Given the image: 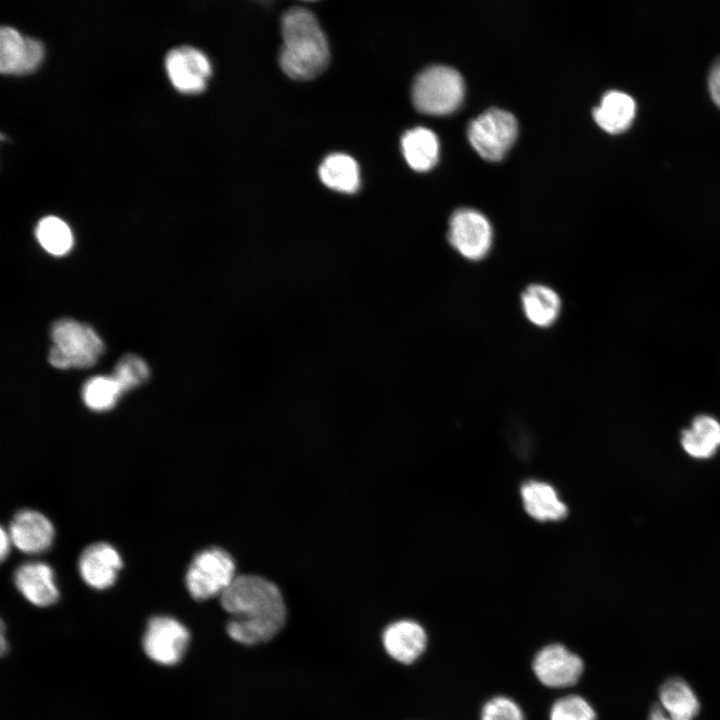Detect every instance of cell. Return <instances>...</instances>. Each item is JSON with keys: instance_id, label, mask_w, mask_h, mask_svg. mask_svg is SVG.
Here are the masks:
<instances>
[{"instance_id": "1", "label": "cell", "mask_w": 720, "mask_h": 720, "mask_svg": "<svg viewBox=\"0 0 720 720\" xmlns=\"http://www.w3.org/2000/svg\"><path fill=\"white\" fill-rule=\"evenodd\" d=\"M221 605L231 615L228 635L245 645L271 640L284 626L286 606L278 587L256 575L236 576L220 596Z\"/></svg>"}, {"instance_id": "2", "label": "cell", "mask_w": 720, "mask_h": 720, "mask_svg": "<svg viewBox=\"0 0 720 720\" xmlns=\"http://www.w3.org/2000/svg\"><path fill=\"white\" fill-rule=\"evenodd\" d=\"M283 44L280 66L290 78L309 80L329 62L326 36L315 16L304 8H292L282 18Z\"/></svg>"}, {"instance_id": "3", "label": "cell", "mask_w": 720, "mask_h": 720, "mask_svg": "<svg viewBox=\"0 0 720 720\" xmlns=\"http://www.w3.org/2000/svg\"><path fill=\"white\" fill-rule=\"evenodd\" d=\"M51 339L53 346L48 359L59 369L91 367L104 351V344L94 329L74 319L55 321Z\"/></svg>"}, {"instance_id": "4", "label": "cell", "mask_w": 720, "mask_h": 720, "mask_svg": "<svg viewBox=\"0 0 720 720\" xmlns=\"http://www.w3.org/2000/svg\"><path fill=\"white\" fill-rule=\"evenodd\" d=\"M465 85L454 68L435 65L423 70L412 86V100L417 110L430 115H445L461 104Z\"/></svg>"}, {"instance_id": "5", "label": "cell", "mask_w": 720, "mask_h": 720, "mask_svg": "<svg viewBox=\"0 0 720 720\" xmlns=\"http://www.w3.org/2000/svg\"><path fill=\"white\" fill-rule=\"evenodd\" d=\"M235 578L231 555L224 549L211 547L194 556L185 574V585L189 594L201 601L221 596Z\"/></svg>"}, {"instance_id": "6", "label": "cell", "mask_w": 720, "mask_h": 720, "mask_svg": "<svg viewBox=\"0 0 720 720\" xmlns=\"http://www.w3.org/2000/svg\"><path fill=\"white\" fill-rule=\"evenodd\" d=\"M518 133L514 115L492 108L473 119L467 129L470 144L486 160L498 161L513 145Z\"/></svg>"}, {"instance_id": "7", "label": "cell", "mask_w": 720, "mask_h": 720, "mask_svg": "<svg viewBox=\"0 0 720 720\" xmlns=\"http://www.w3.org/2000/svg\"><path fill=\"white\" fill-rule=\"evenodd\" d=\"M493 231L489 220L472 208L456 210L450 217L448 241L464 258L478 261L492 245Z\"/></svg>"}, {"instance_id": "8", "label": "cell", "mask_w": 720, "mask_h": 720, "mask_svg": "<svg viewBox=\"0 0 720 720\" xmlns=\"http://www.w3.org/2000/svg\"><path fill=\"white\" fill-rule=\"evenodd\" d=\"M189 642V631L169 616L152 617L143 638L147 656L163 665H174L183 657Z\"/></svg>"}, {"instance_id": "9", "label": "cell", "mask_w": 720, "mask_h": 720, "mask_svg": "<svg viewBox=\"0 0 720 720\" xmlns=\"http://www.w3.org/2000/svg\"><path fill=\"white\" fill-rule=\"evenodd\" d=\"M537 679L550 688H566L577 683L584 670L583 660L560 643L541 648L533 658Z\"/></svg>"}, {"instance_id": "10", "label": "cell", "mask_w": 720, "mask_h": 720, "mask_svg": "<svg viewBox=\"0 0 720 720\" xmlns=\"http://www.w3.org/2000/svg\"><path fill=\"white\" fill-rule=\"evenodd\" d=\"M167 74L173 86L183 93H199L206 87L211 74L208 58L191 46H180L165 58Z\"/></svg>"}, {"instance_id": "11", "label": "cell", "mask_w": 720, "mask_h": 720, "mask_svg": "<svg viewBox=\"0 0 720 720\" xmlns=\"http://www.w3.org/2000/svg\"><path fill=\"white\" fill-rule=\"evenodd\" d=\"M8 533L13 546L25 554H40L50 548L55 530L43 513L33 509L18 511L12 518Z\"/></svg>"}, {"instance_id": "12", "label": "cell", "mask_w": 720, "mask_h": 720, "mask_svg": "<svg viewBox=\"0 0 720 720\" xmlns=\"http://www.w3.org/2000/svg\"><path fill=\"white\" fill-rule=\"evenodd\" d=\"M119 551L111 544L97 542L87 546L78 560L82 580L91 588L104 590L111 587L122 568Z\"/></svg>"}, {"instance_id": "13", "label": "cell", "mask_w": 720, "mask_h": 720, "mask_svg": "<svg viewBox=\"0 0 720 720\" xmlns=\"http://www.w3.org/2000/svg\"><path fill=\"white\" fill-rule=\"evenodd\" d=\"M13 579L17 590L35 606L47 607L59 598L53 569L44 562L21 564L15 570Z\"/></svg>"}, {"instance_id": "14", "label": "cell", "mask_w": 720, "mask_h": 720, "mask_svg": "<svg viewBox=\"0 0 720 720\" xmlns=\"http://www.w3.org/2000/svg\"><path fill=\"white\" fill-rule=\"evenodd\" d=\"M427 635L424 628L412 620H399L388 625L383 632L386 652L396 661L411 664L424 652Z\"/></svg>"}, {"instance_id": "15", "label": "cell", "mask_w": 720, "mask_h": 720, "mask_svg": "<svg viewBox=\"0 0 720 720\" xmlns=\"http://www.w3.org/2000/svg\"><path fill=\"white\" fill-rule=\"evenodd\" d=\"M636 113L634 99L621 91L607 92L593 110L596 123L606 132L618 134L628 129Z\"/></svg>"}, {"instance_id": "16", "label": "cell", "mask_w": 720, "mask_h": 720, "mask_svg": "<svg viewBox=\"0 0 720 720\" xmlns=\"http://www.w3.org/2000/svg\"><path fill=\"white\" fill-rule=\"evenodd\" d=\"M526 512L539 521H556L567 515L566 505L552 486L540 481H529L521 488Z\"/></svg>"}, {"instance_id": "17", "label": "cell", "mask_w": 720, "mask_h": 720, "mask_svg": "<svg viewBox=\"0 0 720 720\" xmlns=\"http://www.w3.org/2000/svg\"><path fill=\"white\" fill-rule=\"evenodd\" d=\"M527 319L538 327H549L559 317L561 300L552 288L543 284L529 285L521 295Z\"/></svg>"}, {"instance_id": "18", "label": "cell", "mask_w": 720, "mask_h": 720, "mask_svg": "<svg viewBox=\"0 0 720 720\" xmlns=\"http://www.w3.org/2000/svg\"><path fill=\"white\" fill-rule=\"evenodd\" d=\"M405 160L416 171H427L438 161L439 141L436 134L425 127L408 130L401 139Z\"/></svg>"}, {"instance_id": "19", "label": "cell", "mask_w": 720, "mask_h": 720, "mask_svg": "<svg viewBox=\"0 0 720 720\" xmlns=\"http://www.w3.org/2000/svg\"><path fill=\"white\" fill-rule=\"evenodd\" d=\"M684 450L694 458L713 456L720 446V423L709 415L696 416L681 435Z\"/></svg>"}, {"instance_id": "20", "label": "cell", "mask_w": 720, "mask_h": 720, "mask_svg": "<svg viewBox=\"0 0 720 720\" xmlns=\"http://www.w3.org/2000/svg\"><path fill=\"white\" fill-rule=\"evenodd\" d=\"M319 177L329 188L354 193L360 186V172L356 161L342 153L327 156L319 167Z\"/></svg>"}, {"instance_id": "21", "label": "cell", "mask_w": 720, "mask_h": 720, "mask_svg": "<svg viewBox=\"0 0 720 720\" xmlns=\"http://www.w3.org/2000/svg\"><path fill=\"white\" fill-rule=\"evenodd\" d=\"M658 704L668 713L688 720H694L700 710V702L692 687L677 677L661 685Z\"/></svg>"}, {"instance_id": "22", "label": "cell", "mask_w": 720, "mask_h": 720, "mask_svg": "<svg viewBox=\"0 0 720 720\" xmlns=\"http://www.w3.org/2000/svg\"><path fill=\"white\" fill-rule=\"evenodd\" d=\"M40 245L50 254H66L73 245V235L69 226L56 216L42 218L35 229Z\"/></svg>"}, {"instance_id": "23", "label": "cell", "mask_w": 720, "mask_h": 720, "mask_svg": "<svg viewBox=\"0 0 720 720\" xmlns=\"http://www.w3.org/2000/svg\"><path fill=\"white\" fill-rule=\"evenodd\" d=\"M122 391L112 376H95L82 387V399L85 405L94 411H106L115 406Z\"/></svg>"}, {"instance_id": "24", "label": "cell", "mask_w": 720, "mask_h": 720, "mask_svg": "<svg viewBox=\"0 0 720 720\" xmlns=\"http://www.w3.org/2000/svg\"><path fill=\"white\" fill-rule=\"evenodd\" d=\"M25 49V37L15 28L3 26L0 30L1 72L6 74H19Z\"/></svg>"}, {"instance_id": "25", "label": "cell", "mask_w": 720, "mask_h": 720, "mask_svg": "<svg viewBox=\"0 0 720 720\" xmlns=\"http://www.w3.org/2000/svg\"><path fill=\"white\" fill-rule=\"evenodd\" d=\"M111 376L124 393L143 384L149 377V368L142 358L126 354L118 361Z\"/></svg>"}, {"instance_id": "26", "label": "cell", "mask_w": 720, "mask_h": 720, "mask_svg": "<svg viewBox=\"0 0 720 720\" xmlns=\"http://www.w3.org/2000/svg\"><path fill=\"white\" fill-rule=\"evenodd\" d=\"M550 720H596L591 704L582 696L566 695L557 699L549 712Z\"/></svg>"}, {"instance_id": "27", "label": "cell", "mask_w": 720, "mask_h": 720, "mask_svg": "<svg viewBox=\"0 0 720 720\" xmlns=\"http://www.w3.org/2000/svg\"><path fill=\"white\" fill-rule=\"evenodd\" d=\"M481 720H525L521 707L507 696L489 699L481 710Z\"/></svg>"}, {"instance_id": "28", "label": "cell", "mask_w": 720, "mask_h": 720, "mask_svg": "<svg viewBox=\"0 0 720 720\" xmlns=\"http://www.w3.org/2000/svg\"><path fill=\"white\" fill-rule=\"evenodd\" d=\"M25 42L26 49L23 62L19 70V74H25L34 71L38 67L44 56V47L39 40L31 37H25Z\"/></svg>"}, {"instance_id": "29", "label": "cell", "mask_w": 720, "mask_h": 720, "mask_svg": "<svg viewBox=\"0 0 720 720\" xmlns=\"http://www.w3.org/2000/svg\"><path fill=\"white\" fill-rule=\"evenodd\" d=\"M708 88L711 98L720 107V58H718L709 73Z\"/></svg>"}, {"instance_id": "30", "label": "cell", "mask_w": 720, "mask_h": 720, "mask_svg": "<svg viewBox=\"0 0 720 720\" xmlns=\"http://www.w3.org/2000/svg\"><path fill=\"white\" fill-rule=\"evenodd\" d=\"M648 720H688L676 717L666 710H664L659 704L653 705L650 710Z\"/></svg>"}, {"instance_id": "31", "label": "cell", "mask_w": 720, "mask_h": 720, "mask_svg": "<svg viewBox=\"0 0 720 720\" xmlns=\"http://www.w3.org/2000/svg\"><path fill=\"white\" fill-rule=\"evenodd\" d=\"M11 546H13V544L8 530L2 527L0 535V554L2 560H4L9 555Z\"/></svg>"}, {"instance_id": "32", "label": "cell", "mask_w": 720, "mask_h": 720, "mask_svg": "<svg viewBox=\"0 0 720 720\" xmlns=\"http://www.w3.org/2000/svg\"><path fill=\"white\" fill-rule=\"evenodd\" d=\"M4 632H5V630H4V623L2 622V624H1V652H2V654H4L5 651H6V649H7V644H6V641H5Z\"/></svg>"}]
</instances>
